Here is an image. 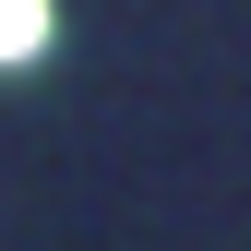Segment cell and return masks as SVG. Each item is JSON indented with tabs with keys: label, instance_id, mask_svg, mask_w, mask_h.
<instances>
[{
	"label": "cell",
	"instance_id": "obj_1",
	"mask_svg": "<svg viewBox=\"0 0 251 251\" xmlns=\"http://www.w3.org/2000/svg\"><path fill=\"white\" fill-rule=\"evenodd\" d=\"M48 48V0H0V60H36Z\"/></svg>",
	"mask_w": 251,
	"mask_h": 251
}]
</instances>
